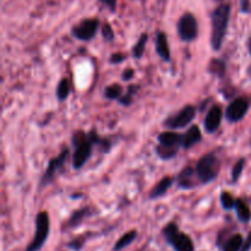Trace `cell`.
<instances>
[{"mask_svg":"<svg viewBox=\"0 0 251 251\" xmlns=\"http://www.w3.org/2000/svg\"><path fill=\"white\" fill-rule=\"evenodd\" d=\"M100 139L97 136L95 131L86 134L85 131L80 130L76 131L73 136V145L75 147L73 157V166L75 169L82 168L83 164L88 161L92 153L93 145L100 144Z\"/></svg>","mask_w":251,"mask_h":251,"instance_id":"6da1fadb","label":"cell"},{"mask_svg":"<svg viewBox=\"0 0 251 251\" xmlns=\"http://www.w3.org/2000/svg\"><path fill=\"white\" fill-rule=\"evenodd\" d=\"M230 17V5L222 4L216 7L211 14L212 33H211V46L213 50H220L225 41Z\"/></svg>","mask_w":251,"mask_h":251,"instance_id":"7a4b0ae2","label":"cell"},{"mask_svg":"<svg viewBox=\"0 0 251 251\" xmlns=\"http://www.w3.org/2000/svg\"><path fill=\"white\" fill-rule=\"evenodd\" d=\"M195 169L201 183L208 184L218 176L221 162L215 153H207L199 159Z\"/></svg>","mask_w":251,"mask_h":251,"instance_id":"3957f363","label":"cell"},{"mask_svg":"<svg viewBox=\"0 0 251 251\" xmlns=\"http://www.w3.org/2000/svg\"><path fill=\"white\" fill-rule=\"evenodd\" d=\"M163 235L176 251H194V243L190 237L179 230L176 223H169L163 228Z\"/></svg>","mask_w":251,"mask_h":251,"instance_id":"277c9868","label":"cell"},{"mask_svg":"<svg viewBox=\"0 0 251 251\" xmlns=\"http://www.w3.org/2000/svg\"><path fill=\"white\" fill-rule=\"evenodd\" d=\"M49 228H50V223H49V216L47 212H39L36 217V233L29 243L28 247L26 248V251H39L43 248L44 243L47 242V238L49 234Z\"/></svg>","mask_w":251,"mask_h":251,"instance_id":"5b68a950","label":"cell"},{"mask_svg":"<svg viewBox=\"0 0 251 251\" xmlns=\"http://www.w3.org/2000/svg\"><path fill=\"white\" fill-rule=\"evenodd\" d=\"M178 34L181 41L184 42H193L194 39L198 38L199 34V25L198 20L195 19L193 14L186 12L179 19L178 22Z\"/></svg>","mask_w":251,"mask_h":251,"instance_id":"8992f818","label":"cell"},{"mask_svg":"<svg viewBox=\"0 0 251 251\" xmlns=\"http://www.w3.org/2000/svg\"><path fill=\"white\" fill-rule=\"evenodd\" d=\"M196 115V108L194 105L188 104L179 110L176 114L172 115L171 118L164 122V126L169 127V129H181L185 127L186 125L190 124L194 120Z\"/></svg>","mask_w":251,"mask_h":251,"instance_id":"52a82bcc","label":"cell"},{"mask_svg":"<svg viewBox=\"0 0 251 251\" xmlns=\"http://www.w3.org/2000/svg\"><path fill=\"white\" fill-rule=\"evenodd\" d=\"M100 21L97 19H86L73 27V36L80 41H91L97 33Z\"/></svg>","mask_w":251,"mask_h":251,"instance_id":"ba28073f","label":"cell"},{"mask_svg":"<svg viewBox=\"0 0 251 251\" xmlns=\"http://www.w3.org/2000/svg\"><path fill=\"white\" fill-rule=\"evenodd\" d=\"M248 109H249L248 100L245 98H237L228 105L227 110H226V118L230 123L240 122L245 117Z\"/></svg>","mask_w":251,"mask_h":251,"instance_id":"9c48e42d","label":"cell"},{"mask_svg":"<svg viewBox=\"0 0 251 251\" xmlns=\"http://www.w3.org/2000/svg\"><path fill=\"white\" fill-rule=\"evenodd\" d=\"M68 154H69V150L64 149L63 152H61L58 157H55V158H53L50 162H49L48 168H47L46 173H44L43 178H42V180H41L42 188H43V186H46L47 184H49L51 180H53V178H54V176H55L56 172H58L59 169L64 166V163H65L66 158H68Z\"/></svg>","mask_w":251,"mask_h":251,"instance_id":"30bf717a","label":"cell"},{"mask_svg":"<svg viewBox=\"0 0 251 251\" xmlns=\"http://www.w3.org/2000/svg\"><path fill=\"white\" fill-rule=\"evenodd\" d=\"M176 183H178L179 188L181 189H193L201 181L199 179L198 173H196V169L193 167H186L178 174Z\"/></svg>","mask_w":251,"mask_h":251,"instance_id":"8fae6325","label":"cell"},{"mask_svg":"<svg viewBox=\"0 0 251 251\" xmlns=\"http://www.w3.org/2000/svg\"><path fill=\"white\" fill-rule=\"evenodd\" d=\"M222 117L223 112L220 105H213L208 110L207 115L205 118V130L208 134H213L215 131H217L221 125V122H222Z\"/></svg>","mask_w":251,"mask_h":251,"instance_id":"7c38bea8","label":"cell"},{"mask_svg":"<svg viewBox=\"0 0 251 251\" xmlns=\"http://www.w3.org/2000/svg\"><path fill=\"white\" fill-rule=\"evenodd\" d=\"M202 139V134H201V130L198 125H193L185 134L183 135V141H181V146L184 149H190L194 145L199 144Z\"/></svg>","mask_w":251,"mask_h":251,"instance_id":"4fadbf2b","label":"cell"},{"mask_svg":"<svg viewBox=\"0 0 251 251\" xmlns=\"http://www.w3.org/2000/svg\"><path fill=\"white\" fill-rule=\"evenodd\" d=\"M156 50L157 53H158V55L162 58V60H171V49H169L168 39H167V36L164 32H158V33H157Z\"/></svg>","mask_w":251,"mask_h":251,"instance_id":"5bb4252c","label":"cell"},{"mask_svg":"<svg viewBox=\"0 0 251 251\" xmlns=\"http://www.w3.org/2000/svg\"><path fill=\"white\" fill-rule=\"evenodd\" d=\"M173 181L174 179L172 178V176H164V178L162 179V180H159L158 183L156 184V186L152 189L151 193H150V199H151V200H154V199L162 198L163 195H166L167 191H168L169 189L172 188V185H173Z\"/></svg>","mask_w":251,"mask_h":251,"instance_id":"9a60e30c","label":"cell"},{"mask_svg":"<svg viewBox=\"0 0 251 251\" xmlns=\"http://www.w3.org/2000/svg\"><path fill=\"white\" fill-rule=\"evenodd\" d=\"M181 141H183V135H179L173 131L162 132V134L158 136L159 145H163V146L180 147Z\"/></svg>","mask_w":251,"mask_h":251,"instance_id":"2e32d148","label":"cell"},{"mask_svg":"<svg viewBox=\"0 0 251 251\" xmlns=\"http://www.w3.org/2000/svg\"><path fill=\"white\" fill-rule=\"evenodd\" d=\"M244 239L240 234H234L228 238L222 247V251H242Z\"/></svg>","mask_w":251,"mask_h":251,"instance_id":"e0dca14e","label":"cell"},{"mask_svg":"<svg viewBox=\"0 0 251 251\" xmlns=\"http://www.w3.org/2000/svg\"><path fill=\"white\" fill-rule=\"evenodd\" d=\"M235 210H237V216L239 218L240 222L248 223L251 220V211L249 206L247 205L245 201H243L242 199H237V202H235Z\"/></svg>","mask_w":251,"mask_h":251,"instance_id":"ac0fdd59","label":"cell"},{"mask_svg":"<svg viewBox=\"0 0 251 251\" xmlns=\"http://www.w3.org/2000/svg\"><path fill=\"white\" fill-rule=\"evenodd\" d=\"M136 237H137L136 230H130V232H126L125 234H123L119 239H118V242L114 244L113 250L114 251L123 250L124 248H126L127 245L131 244V243L136 239Z\"/></svg>","mask_w":251,"mask_h":251,"instance_id":"d6986e66","label":"cell"},{"mask_svg":"<svg viewBox=\"0 0 251 251\" xmlns=\"http://www.w3.org/2000/svg\"><path fill=\"white\" fill-rule=\"evenodd\" d=\"M90 215V210L87 207L80 208V210H76L75 212L71 215V217L68 221V227L69 228H76L77 226H80L82 223V221L85 220L87 216Z\"/></svg>","mask_w":251,"mask_h":251,"instance_id":"ffe728a7","label":"cell"},{"mask_svg":"<svg viewBox=\"0 0 251 251\" xmlns=\"http://www.w3.org/2000/svg\"><path fill=\"white\" fill-rule=\"evenodd\" d=\"M123 93V87L119 83H113V85L108 86L104 90V97L108 100H120Z\"/></svg>","mask_w":251,"mask_h":251,"instance_id":"44dd1931","label":"cell"},{"mask_svg":"<svg viewBox=\"0 0 251 251\" xmlns=\"http://www.w3.org/2000/svg\"><path fill=\"white\" fill-rule=\"evenodd\" d=\"M147 39H149V34L147 33H142L141 37L139 38V41L136 42V44L134 46V48H132V55H134V58H141L142 54H144L145 51V47H146V42Z\"/></svg>","mask_w":251,"mask_h":251,"instance_id":"7402d4cb","label":"cell"},{"mask_svg":"<svg viewBox=\"0 0 251 251\" xmlns=\"http://www.w3.org/2000/svg\"><path fill=\"white\" fill-rule=\"evenodd\" d=\"M208 71L213 75L218 76V77H222L225 75L226 71V64L223 63L222 60H218V59H213L210 63V66H208Z\"/></svg>","mask_w":251,"mask_h":251,"instance_id":"603a6c76","label":"cell"},{"mask_svg":"<svg viewBox=\"0 0 251 251\" xmlns=\"http://www.w3.org/2000/svg\"><path fill=\"white\" fill-rule=\"evenodd\" d=\"M178 150H179V147H169V146H163V145H158V147H157L156 151L161 158L171 159L176 156V152H178Z\"/></svg>","mask_w":251,"mask_h":251,"instance_id":"cb8c5ba5","label":"cell"},{"mask_svg":"<svg viewBox=\"0 0 251 251\" xmlns=\"http://www.w3.org/2000/svg\"><path fill=\"white\" fill-rule=\"evenodd\" d=\"M69 92H70V86L66 78H63L60 82L58 83V87H56V97L59 100H65L68 98Z\"/></svg>","mask_w":251,"mask_h":251,"instance_id":"d4e9b609","label":"cell"},{"mask_svg":"<svg viewBox=\"0 0 251 251\" xmlns=\"http://www.w3.org/2000/svg\"><path fill=\"white\" fill-rule=\"evenodd\" d=\"M235 202H237V200L230 195V193H228V191H222V194H221V203H222V207L225 208V210L229 211L232 210V208H234Z\"/></svg>","mask_w":251,"mask_h":251,"instance_id":"484cf974","label":"cell"},{"mask_svg":"<svg viewBox=\"0 0 251 251\" xmlns=\"http://www.w3.org/2000/svg\"><path fill=\"white\" fill-rule=\"evenodd\" d=\"M244 164H245V159L242 158L235 163V166L233 167V171H232V181L235 183L238 179L240 178L243 173V169H244Z\"/></svg>","mask_w":251,"mask_h":251,"instance_id":"4316f807","label":"cell"},{"mask_svg":"<svg viewBox=\"0 0 251 251\" xmlns=\"http://www.w3.org/2000/svg\"><path fill=\"white\" fill-rule=\"evenodd\" d=\"M136 90H137V88L135 87V85L130 86L129 91H127V93H126V95H125V96H122V97H120L119 102L122 103L123 105H129L130 103H131L132 96H134V93L136 92Z\"/></svg>","mask_w":251,"mask_h":251,"instance_id":"83f0119b","label":"cell"},{"mask_svg":"<svg viewBox=\"0 0 251 251\" xmlns=\"http://www.w3.org/2000/svg\"><path fill=\"white\" fill-rule=\"evenodd\" d=\"M83 244H85V238L78 237V238H76V239L71 240V242L68 244V248H69V249L78 251V250L82 249Z\"/></svg>","mask_w":251,"mask_h":251,"instance_id":"f1b7e54d","label":"cell"},{"mask_svg":"<svg viewBox=\"0 0 251 251\" xmlns=\"http://www.w3.org/2000/svg\"><path fill=\"white\" fill-rule=\"evenodd\" d=\"M102 34L107 41H113L114 39V32H113L112 26L109 24H104L102 27Z\"/></svg>","mask_w":251,"mask_h":251,"instance_id":"f546056e","label":"cell"},{"mask_svg":"<svg viewBox=\"0 0 251 251\" xmlns=\"http://www.w3.org/2000/svg\"><path fill=\"white\" fill-rule=\"evenodd\" d=\"M125 59V55L123 53H115L110 56V63L112 64H119Z\"/></svg>","mask_w":251,"mask_h":251,"instance_id":"4dcf8cb0","label":"cell"},{"mask_svg":"<svg viewBox=\"0 0 251 251\" xmlns=\"http://www.w3.org/2000/svg\"><path fill=\"white\" fill-rule=\"evenodd\" d=\"M100 2H103L104 5H107L112 11H115V7H117V0H100Z\"/></svg>","mask_w":251,"mask_h":251,"instance_id":"1f68e13d","label":"cell"},{"mask_svg":"<svg viewBox=\"0 0 251 251\" xmlns=\"http://www.w3.org/2000/svg\"><path fill=\"white\" fill-rule=\"evenodd\" d=\"M250 249H251V232L249 233V235H248L247 239H245L244 244H243L242 251H249Z\"/></svg>","mask_w":251,"mask_h":251,"instance_id":"d6a6232c","label":"cell"},{"mask_svg":"<svg viewBox=\"0 0 251 251\" xmlns=\"http://www.w3.org/2000/svg\"><path fill=\"white\" fill-rule=\"evenodd\" d=\"M132 76H134V70H132V69H127V70H125L124 73H123V80H131Z\"/></svg>","mask_w":251,"mask_h":251,"instance_id":"836d02e7","label":"cell"},{"mask_svg":"<svg viewBox=\"0 0 251 251\" xmlns=\"http://www.w3.org/2000/svg\"><path fill=\"white\" fill-rule=\"evenodd\" d=\"M242 11H249V0H242Z\"/></svg>","mask_w":251,"mask_h":251,"instance_id":"e575fe53","label":"cell"},{"mask_svg":"<svg viewBox=\"0 0 251 251\" xmlns=\"http://www.w3.org/2000/svg\"><path fill=\"white\" fill-rule=\"evenodd\" d=\"M215 1H222V0H215Z\"/></svg>","mask_w":251,"mask_h":251,"instance_id":"d590c367","label":"cell"},{"mask_svg":"<svg viewBox=\"0 0 251 251\" xmlns=\"http://www.w3.org/2000/svg\"><path fill=\"white\" fill-rule=\"evenodd\" d=\"M250 53H251V47H250Z\"/></svg>","mask_w":251,"mask_h":251,"instance_id":"8d00e7d4","label":"cell"}]
</instances>
